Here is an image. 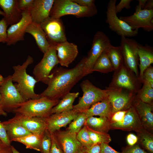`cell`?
Segmentation results:
<instances>
[{
    "label": "cell",
    "instance_id": "obj_1",
    "mask_svg": "<svg viewBox=\"0 0 153 153\" xmlns=\"http://www.w3.org/2000/svg\"><path fill=\"white\" fill-rule=\"evenodd\" d=\"M86 59V57H84L71 69L54 68L49 76L48 86L40 94L41 97L60 100L69 92L75 84L84 77L83 69Z\"/></svg>",
    "mask_w": 153,
    "mask_h": 153
},
{
    "label": "cell",
    "instance_id": "obj_2",
    "mask_svg": "<svg viewBox=\"0 0 153 153\" xmlns=\"http://www.w3.org/2000/svg\"><path fill=\"white\" fill-rule=\"evenodd\" d=\"M33 61V58L29 55L22 65L13 67L14 72L12 75V81L17 83L14 85L26 101L41 97L40 94H36L34 91L35 86L38 82L26 71L28 66Z\"/></svg>",
    "mask_w": 153,
    "mask_h": 153
},
{
    "label": "cell",
    "instance_id": "obj_3",
    "mask_svg": "<svg viewBox=\"0 0 153 153\" xmlns=\"http://www.w3.org/2000/svg\"><path fill=\"white\" fill-rule=\"evenodd\" d=\"M60 100L41 97L26 101L20 104L13 112L29 117L47 118L52 114V109Z\"/></svg>",
    "mask_w": 153,
    "mask_h": 153
},
{
    "label": "cell",
    "instance_id": "obj_4",
    "mask_svg": "<svg viewBox=\"0 0 153 153\" xmlns=\"http://www.w3.org/2000/svg\"><path fill=\"white\" fill-rule=\"evenodd\" d=\"M97 13L95 5L84 7L72 0H54L49 16L60 18L65 15H72L77 18L89 17L94 16Z\"/></svg>",
    "mask_w": 153,
    "mask_h": 153
},
{
    "label": "cell",
    "instance_id": "obj_5",
    "mask_svg": "<svg viewBox=\"0 0 153 153\" xmlns=\"http://www.w3.org/2000/svg\"><path fill=\"white\" fill-rule=\"evenodd\" d=\"M80 87L83 92V95L79 98L78 103L73 105V109L78 112L85 111L93 105L108 97L109 91L108 88L105 90L100 89L88 80L81 82Z\"/></svg>",
    "mask_w": 153,
    "mask_h": 153
},
{
    "label": "cell",
    "instance_id": "obj_6",
    "mask_svg": "<svg viewBox=\"0 0 153 153\" xmlns=\"http://www.w3.org/2000/svg\"><path fill=\"white\" fill-rule=\"evenodd\" d=\"M2 107L6 112H13L26 100L13 83L12 75L4 78L0 86Z\"/></svg>",
    "mask_w": 153,
    "mask_h": 153
},
{
    "label": "cell",
    "instance_id": "obj_7",
    "mask_svg": "<svg viewBox=\"0 0 153 153\" xmlns=\"http://www.w3.org/2000/svg\"><path fill=\"white\" fill-rule=\"evenodd\" d=\"M58 64L55 45H50L41 61L33 69L34 78L38 82H41L47 84L52 71Z\"/></svg>",
    "mask_w": 153,
    "mask_h": 153
},
{
    "label": "cell",
    "instance_id": "obj_8",
    "mask_svg": "<svg viewBox=\"0 0 153 153\" xmlns=\"http://www.w3.org/2000/svg\"><path fill=\"white\" fill-rule=\"evenodd\" d=\"M110 44L109 37L104 33L99 31L95 33L83 67L84 76L93 72L92 69L96 61Z\"/></svg>",
    "mask_w": 153,
    "mask_h": 153
},
{
    "label": "cell",
    "instance_id": "obj_9",
    "mask_svg": "<svg viewBox=\"0 0 153 153\" xmlns=\"http://www.w3.org/2000/svg\"><path fill=\"white\" fill-rule=\"evenodd\" d=\"M116 2V0H110L107 7L105 22L108 24L109 28L121 37L136 36L138 29H132L127 24L117 16L115 11Z\"/></svg>",
    "mask_w": 153,
    "mask_h": 153
},
{
    "label": "cell",
    "instance_id": "obj_10",
    "mask_svg": "<svg viewBox=\"0 0 153 153\" xmlns=\"http://www.w3.org/2000/svg\"><path fill=\"white\" fill-rule=\"evenodd\" d=\"M50 45L67 41L65 27L60 18L49 17L40 24Z\"/></svg>",
    "mask_w": 153,
    "mask_h": 153
},
{
    "label": "cell",
    "instance_id": "obj_11",
    "mask_svg": "<svg viewBox=\"0 0 153 153\" xmlns=\"http://www.w3.org/2000/svg\"><path fill=\"white\" fill-rule=\"evenodd\" d=\"M138 43L135 40L125 37H121L120 46L124 65L138 76Z\"/></svg>",
    "mask_w": 153,
    "mask_h": 153
},
{
    "label": "cell",
    "instance_id": "obj_12",
    "mask_svg": "<svg viewBox=\"0 0 153 153\" xmlns=\"http://www.w3.org/2000/svg\"><path fill=\"white\" fill-rule=\"evenodd\" d=\"M119 18L127 24L133 30L138 29L140 28L148 32L153 30V10L135 9L133 14L120 16Z\"/></svg>",
    "mask_w": 153,
    "mask_h": 153
},
{
    "label": "cell",
    "instance_id": "obj_13",
    "mask_svg": "<svg viewBox=\"0 0 153 153\" xmlns=\"http://www.w3.org/2000/svg\"><path fill=\"white\" fill-rule=\"evenodd\" d=\"M110 88L125 89L134 93L137 92L138 85L132 71L124 64L117 70L115 71Z\"/></svg>",
    "mask_w": 153,
    "mask_h": 153
},
{
    "label": "cell",
    "instance_id": "obj_14",
    "mask_svg": "<svg viewBox=\"0 0 153 153\" xmlns=\"http://www.w3.org/2000/svg\"><path fill=\"white\" fill-rule=\"evenodd\" d=\"M108 89L107 98L112 107L111 116L116 112L126 110L131 107L133 93L120 88Z\"/></svg>",
    "mask_w": 153,
    "mask_h": 153
},
{
    "label": "cell",
    "instance_id": "obj_15",
    "mask_svg": "<svg viewBox=\"0 0 153 153\" xmlns=\"http://www.w3.org/2000/svg\"><path fill=\"white\" fill-rule=\"evenodd\" d=\"M22 17L19 21L11 25L7 30V45H14L19 41L24 40L26 29L32 20L29 12L22 11Z\"/></svg>",
    "mask_w": 153,
    "mask_h": 153
},
{
    "label": "cell",
    "instance_id": "obj_16",
    "mask_svg": "<svg viewBox=\"0 0 153 153\" xmlns=\"http://www.w3.org/2000/svg\"><path fill=\"white\" fill-rule=\"evenodd\" d=\"M15 113L12 119L32 134L42 136L47 129V118L31 117Z\"/></svg>",
    "mask_w": 153,
    "mask_h": 153
},
{
    "label": "cell",
    "instance_id": "obj_17",
    "mask_svg": "<svg viewBox=\"0 0 153 153\" xmlns=\"http://www.w3.org/2000/svg\"><path fill=\"white\" fill-rule=\"evenodd\" d=\"M139 116L135 108L131 106L128 110L123 121L119 122L110 123V128L124 130H134L137 132L143 130Z\"/></svg>",
    "mask_w": 153,
    "mask_h": 153
},
{
    "label": "cell",
    "instance_id": "obj_18",
    "mask_svg": "<svg viewBox=\"0 0 153 153\" xmlns=\"http://www.w3.org/2000/svg\"><path fill=\"white\" fill-rule=\"evenodd\" d=\"M64 153H77L82 146L78 140L76 133L67 130H59L54 133Z\"/></svg>",
    "mask_w": 153,
    "mask_h": 153
},
{
    "label": "cell",
    "instance_id": "obj_19",
    "mask_svg": "<svg viewBox=\"0 0 153 153\" xmlns=\"http://www.w3.org/2000/svg\"><path fill=\"white\" fill-rule=\"evenodd\" d=\"M79 112L73 110L52 114L46 118L47 129L52 134L65 127L77 116Z\"/></svg>",
    "mask_w": 153,
    "mask_h": 153
},
{
    "label": "cell",
    "instance_id": "obj_20",
    "mask_svg": "<svg viewBox=\"0 0 153 153\" xmlns=\"http://www.w3.org/2000/svg\"><path fill=\"white\" fill-rule=\"evenodd\" d=\"M59 63L68 67L76 59L78 54L77 46L67 41L55 45Z\"/></svg>",
    "mask_w": 153,
    "mask_h": 153
},
{
    "label": "cell",
    "instance_id": "obj_21",
    "mask_svg": "<svg viewBox=\"0 0 153 153\" xmlns=\"http://www.w3.org/2000/svg\"><path fill=\"white\" fill-rule=\"evenodd\" d=\"M54 0H34L30 12L32 22L40 24L49 17Z\"/></svg>",
    "mask_w": 153,
    "mask_h": 153
},
{
    "label": "cell",
    "instance_id": "obj_22",
    "mask_svg": "<svg viewBox=\"0 0 153 153\" xmlns=\"http://www.w3.org/2000/svg\"><path fill=\"white\" fill-rule=\"evenodd\" d=\"M0 7L8 26L17 23L21 19L22 12L18 7V0H0Z\"/></svg>",
    "mask_w": 153,
    "mask_h": 153
},
{
    "label": "cell",
    "instance_id": "obj_23",
    "mask_svg": "<svg viewBox=\"0 0 153 153\" xmlns=\"http://www.w3.org/2000/svg\"><path fill=\"white\" fill-rule=\"evenodd\" d=\"M26 33L30 34L34 37L40 50L44 54L45 53L50 45L40 24L32 22L27 27Z\"/></svg>",
    "mask_w": 153,
    "mask_h": 153
},
{
    "label": "cell",
    "instance_id": "obj_24",
    "mask_svg": "<svg viewBox=\"0 0 153 153\" xmlns=\"http://www.w3.org/2000/svg\"><path fill=\"white\" fill-rule=\"evenodd\" d=\"M134 108L143 126L146 128L152 129L153 114L152 112V105L144 103L139 99L135 102Z\"/></svg>",
    "mask_w": 153,
    "mask_h": 153
},
{
    "label": "cell",
    "instance_id": "obj_25",
    "mask_svg": "<svg viewBox=\"0 0 153 153\" xmlns=\"http://www.w3.org/2000/svg\"><path fill=\"white\" fill-rule=\"evenodd\" d=\"M138 55L140 61L139 78L142 81L144 72L153 63V47L147 44L144 46L138 43Z\"/></svg>",
    "mask_w": 153,
    "mask_h": 153
},
{
    "label": "cell",
    "instance_id": "obj_26",
    "mask_svg": "<svg viewBox=\"0 0 153 153\" xmlns=\"http://www.w3.org/2000/svg\"><path fill=\"white\" fill-rule=\"evenodd\" d=\"M83 112L88 118L94 116H99L107 117L110 120L112 115V107L107 97L93 105L89 109Z\"/></svg>",
    "mask_w": 153,
    "mask_h": 153
},
{
    "label": "cell",
    "instance_id": "obj_27",
    "mask_svg": "<svg viewBox=\"0 0 153 153\" xmlns=\"http://www.w3.org/2000/svg\"><path fill=\"white\" fill-rule=\"evenodd\" d=\"M4 126L10 141L32 134L12 118L2 122Z\"/></svg>",
    "mask_w": 153,
    "mask_h": 153
},
{
    "label": "cell",
    "instance_id": "obj_28",
    "mask_svg": "<svg viewBox=\"0 0 153 153\" xmlns=\"http://www.w3.org/2000/svg\"><path fill=\"white\" fill-rule=\"evenodd\" d=\"M110 120L107 117L91 116L87 118L84 124L95 131L107 133L110 129Z\"/></svg>",
    "mask_w": 153,
    "mask_h": 153
},
{
    "label": "cell",
    "instance_id": "obj_29",
    "mask_svg": "<svg viewBox=\"0 0 153 153\" xmlns=\"http://www.w3.org/2000/svg\"><path fill=\"white\" fill-rule=\"evenodd\" d=\"M79 94L78 92H69L67 93L52 108V114L59 113L73 110V103Z\"/></svg>",
    "mask_w": 153,
    "mask_h": 153
},
{
    "label": "cell",
    "instance_id": "obj_30",
    "mask_svg": "<svg viewBox=\"0 0 153 153\" xmlns=\"http://www.w3.org/2000/svg\"><path fill=\"white\" fill-rule=\"evenodd\" d=\"M42 136L32 133L20 138L13 139L11 141L22 143L25 146L27 149L40 151V144Z\"/></svg>",
    "mask_w": 153,
    "mask_h": 153
},
{
    "label": "cell",
    "instance_id": "obj_31",
    "mask_svg": "<svg viewBox=\"0 0 153 153\" xmlns=\"http://www.w3.org/2000/svg\"><path fill=\"white\" fill-rule=\"evenodd\" d=\"M106 50L114 71L117 70L124 64L120 46H114L110 44L106 48Z\"/></svg>",
    "mask_w": 153,
    "mask_h": 153
},
{
    "label": "cell",
    "instance_id": "obj_32",
    "mask_svg": "<svg viewBox=\"0 0 153 153\" xmlns=\"http://www.w3.org/2000/svg\"><path fill=\"white\" fill-rule=\"evenodd\" d=\"M113 70H114V68L105 49L95 62L92 69V71H97L106 73Z\"/></svg>",
    "mask_w": 153,
    "mask_h": 153
},
{
    "label": "cell",
    "instance_id": "obj_33",
    "mask_svg": "<svg viewBox=\"0 0 153 153\" xmlns=\"http://www.w3.org/2000/svg\"><path fill=\"white\" fill-rule=\"evenodd\" d=\"M86 125L90 139L93 143V145L100 144L102 143L109 144L111 141V138L110 135L107 133L95 131Z\"/></svg>",
    "mask_w": 153,
    "mask_h": 153
},
{
    "label": "cell",
    "instance_id": "obj_34",
    "mask_svg": "<svg viewBox=\"0 0 153 153\" xmlns=\"http://www.w3.org/2000/svg\"><path fill=\"white\" fill-rule=\"evenodd\" d=\"M87 118L84 112H79L66 129L77 134L84 125Z\"/></svg>",
    "mask_w": 153,
    "mask_h": 153
},
{
    "label": "cell",
    "instance_id": "obj_35",
    "mask_svg": "<svg viewBox=\"0 0 153 153\" xmlns=\"http://www.w3.org/2000/svg\"><path fill=\"white\" fill-rule=\"evenodd\" d=\"M139 133L140 143L143 147L150 153H153V138L152 135L144 130Z\"/></svg>",
    "mask_w": 153,
    "mask_h": 153
},
{
    "label": "cell",
    "instance_id": "obj_36",
    "mask_svg": "<svg viewBox=\"0 0 153 153\" xmlns=\"http://www.w3.org/2000/svg\"><path fill=\"white\" fill-rule=\"evenodd\" d=\"M77 138L82 147H89L93 145L86 126L84 124L83 127L76 134Z\"/></svg>",
    "mask_w": 153,
    "mask_h": 153
},
{
    "label": "cell",
    "instance_id": "obj_37",
    "mask_svg": "<svg viewBox=\"0 0 153 153\" xmlns=\"http://www.w3.org/2000/svg\"><path fill=\"white\" fill-rule=\"evenodd\" d=\"M139 99L143 102L151 104L153 99V88L144 83L143 88L139 92Z\"/></svg>",
    "mask_w": 153,
    "mask_h": 153
},
{
    "label": "cell",
    "instance_id": "obj_38",
    "mask_svg": "<svg viewBox=\"0 0 153 153\" xmlns=\"http://www.w3.org/2000/svg\"><path fill=\"white\" fill-rule=\"evenodd\" d=\"M51 144V134L47 129L42 137L40 152L41 153H50Z\"/></svg>",
    "mask_w": 153,
    "mask_h": 153
},
{
    "label": "cell",
    "instance_id": "obj_39",
    "mask_svg": "<svg viewBox=\"0 0 153 153\" xmlns=\"http://www.w3.org/2000/svg\"><path fill=\"white\" fill-rule=\"evenodd\" d=\"M142 81L153 88V68L151 65L144 72Z\"/></svg>",
    "mask_w": 153,
    "mask_h": 153
},
{
    "label": "cell",
    "instance_id": "obj_40",
    "mask_svg": "<svg viewBox=\"0 0 153 153\" xmlns=\"http://www.w3.org/2000/svg\"><path fill=\"white\" fill-rule=\"evenodd\" d=\"M51 144L50 153H64L54 133L51 134Z\"/></svg>",
    "mask_w": 153,
    "mask_h": 153
},
{
    "label": "cell",
    "instance_id": "obj_41",
    "mask_svg": "<svg viewBox=\"0 0 153 153\" xmlns=\"http://www.w3.org/2000/svg\"><path fill=\"white\" fill-rule=\"evenodd\" d=\"M7 26H8L3 18L0 20V42L5 43L7 42Z\"/></svg>",
    "mask_w": 153,
    "mask_h": 153
},
{
    "label": "cell",
    "instance_id": "obj_42",
    "mask_svg": "<svg viewBox=\"0 0 153 153\" xmlns=\"http://www.w3.org/2000/svg\"><path fill=\"white\" fill-rule=\"evenodd\" d=\"M34 0H18V6L22 11L29 12L32 7Z\"/></svg>",
    "mask_w": 153,
    "mask_h": 153
},
{
    "label": "cell",
    "instance_id": "obj_43",
    "mask_svg": "<svg viewBox=\"0 0 153 153\" xmlns=\"http://www.w3.org/2000/svg\"><path fill=\"white\" fill-rule=\"evenodd\" d=\"M122 153H149L141 148L137 144L132 146H128L123 148Z\"/></svg>",
    "mask_w": 153,
    "mask_h": 153
},
{
    "label": "cell",
    "instance_id": "obj_44",
    "mask_svg": "<svg viewBox=\"0 0 153 153\" xmlns=\"http://www.w3.org/2000/svg\"><path fill=\"white\" fill-rule=\"evenodd\" d=\"M0 140L7 146H11V142L8 138L6 129L2 122L0 121Z\"/></svg>",
    "mask_w": 153,
    "mask_h": 153
},
{
    "label": "cell",
    "instance_id": "obj_45",
    "mask_svg": "<svg viewBox=\"0 0 153 153\" xmlns=\"http://www.w3.org/2000/svg\"><path fill=\"white\" fill-rule=\"evenodd\" d=\"M127 111V110L119 111L113 114L110 118V123L119 122L122 121Z\"/></svg>",
    "mask_w": 153,
    "mask_h": 153
},
{
    "label": "cell",
    "instance_id": "obj_46",
    "mask_svg": "<svg viewBox=\"0 0 153 153\" xmlns=\"http://www.w3.org/2000/svg\"><path fill=\"white\" fill-rule=\"evenodd\" d=\"M132 0H121L120 2L115 6V11L116 14L120 12L124 8L130 9L131 7L130 2Z\"/></svg>",
    "mask_w": 153,
    "mask_h": 153
},
{
    "label": "cell",
    "instance_id": "obj_47",
    "mask_svg": "<svg viewBox=\"0 0 153 153\" xmlns=\"http://www.w3.org/2000/svg\"><path fill=\"white\" fill-rule=\"evenodd\" d=\"M81 150L86 153H100V144L94 145L89 147H82Z\"/></svg>",
    "mask_w": 153,
    "mask_h": 153
},
{
    "label": "cell",
    "instance_id": "obj_48",
    "mask_svg": "<svg viewBox=\"0 0 153 153\" xmlns=\"http://www.w3.org/2000/svg\"><path fill=\"white\" fill-rule=\"evenodd\" d=\"M100 153H122L113 149L108 144L102 143L100 144Z\"/></svg>",
    "mask_w": 153,
    "mask_h": 153
},
{
    "label": "cell",
    "instance_id": "obj_49",
    "mask_svg": "<svg viewBox=\"0 0 153 153\" xmlns=\"http://www.w3.org/2000/svg\"><path fill=\"white\" fill-rule=\"evenodd\" d=\"M73 1L83 7H90L95 5V0H72Z\"/></svg>",
    "mask_w": 153,
    "mask_h": 153
},
{
    "label": "cell",
    "instance_id": "obj_50",
    "mask_svg": "<svg viewBox=\"0 0 153 153\" xmlns=\"http://www.w3.org/2000/svg\"><path fill=\"white\" fill-rule=\"evenodd\" d=\"M138 141V137L134 134L130 133L127 136V141L129 146H132L135 144Z\"/></svg>",
    "mask_w": 153,
    "mask_h": 153
},
{
    "label": "cell",
    "instance_id": "obj_51",
    "mask_svg": "<svg viewBox=\"0 0 153 153\" xmlns=\"http://www.w3.org/2000/svg\"><path fill=\"white\" fill-rule=\"evenodd\" d=\"M4 78L3 76L0 74V86L3 81ZM0 116H7V114L3 109L1 102V94L0 93Z\"/></svg>",
    "mask_w": 153,
    "mask_h": 153
},
{
    "label": "cell",
    "instance_id": "obj_52",
    "mask_svg": "<svg viewBox=\"0 0 153 153\" xmlns=\"http://www.w3.org/2000/svg\"><path fill=\"white\" fill-rule=\"evenodd\" d=\"M143 9L147 10H153V0H147L144 7Z\"/></svg>",
    "mask_w": 153,
    "mask_h": 153
},
{
    "label": "cell",
    "instance_id": "obj_53",
    "mask_svg": "<svg viewBox=\"0 0 153 153\" xmlns=\"http://www.w3.org/2000/svg\"><path fill=\"white\" fill-rule=\"evenodd\" d=\"M147 0H138V4L137 5L136 8L143 9Z\"/></svg>",
    "mask_w": 153,
    "mask_h": 153
},
{
    "label": "cell",
    "instance_id": "obj_54",
    "mask_svg": "<svg viewBox=\"0 0 153 153\" xmlns=\"http://www.w3.org/2000/svg\"><path fill=\"white\" fill-rule=\"evenodd\" d=\"M0 153H12L11 145L7 146L0 150Z\"/></svg>",
    "mask_w": 153,
    "mask_h": 153
},
{
    "label": "cell",
    "instance_id": "obj_55",
    "mask_svg": "<svg viewBox=\"0 0 153 153\" xmlns=\"http://www.w3.org/2000/svg\"><path fill=\"white\" fill-rule=\"evenodd\" d=\"M7 146L3 143L0 140V150L4 148L5 146Z\"/></svg>",
    "mask_w": 153,
    "mask_h": 153
},
{
    "label": "cell",
    "instance_id": "obj_56",
    "mask_svg": "<svg viewBox=\"0 0 153 153\" xmlns=\"http://www.w3.org/2000/svg\"><path fill=\"white\" fill-rule=\"evenodd\" d=\"M12 153H20L13 146L11 145Z\"/></svg>",
    "mask_w": 153,
    "mask_h": 153
},
{
    "label": "cell",
    "instance_id": "obj_57",
    "mask_svg": "<svg viewBox=\"0 0 153 153\" xmlns=\"http://www.w3.org/2000/svg\"><path fill=\"white\" fill-rule=\"evenodd\" d=\"M0 15H2L3 16H4V14L3 11H1L0 10Z\"/></svg>",
    "mask_w": 153,
    "mask_h": 153
},
{
    "label": "cell",
    "instance_id": "obj_58",
    "mask_svg": "<svg viewBox=\"0 0 153 153\" xmlns=\"http://www.w3.org/2000/svg\"><path fill=\"white\" fill-rule=\"evenodd\" d=\"M77 153H86L81 150L79 151Z\"/></svg>",
    "mask_w": 153,
    "mask_h": 153
}]
</instances>
